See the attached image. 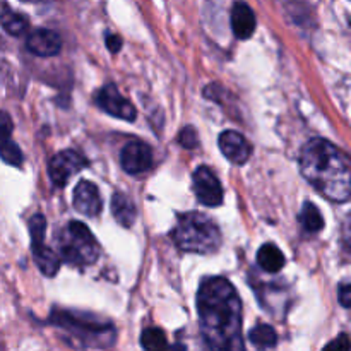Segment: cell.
<instances>
[{"label":"cell","mask_w":351,"mask_h":351,"mask_svg":"<svg viewBox=\"0 0 351 351\" xmlns=\"http://www.w3.org/2000/svg\"><path fill=\"white\" fill-rule=\"evenodd\" d=\"M33 254H34V263L40 267L41 273L45 276H55L60 269V257L53 252L51 249L45 247L43 243H36L33 245Z\"/></svg>","instance_id":"cell-14"},{"label":"cell","mask_w":351,"mask_h":351,"mask_svg":"<svg viewBox=\"0 0 351 351\" xmlns=\"http://www.w3.org/2000/svg\"><path fill=\"white\" fill-rule=\"evenodd\" d=\"M0 158L7 165H12V167H21L23 165V153H21L19 146L16 143H12L10 139L0 144Z\"/></svg>","instance_id":"cell-20"},{"label":"cell","mask_w":351,"mask_h":351,"mask_svg":"<svg viewBox=\"0 0 351 351\" xmlns=\"http://www.w3.org/2000/svg\"><path fill=\"white\" fill-rule=\"evenodd\" d=\"M197 311L202 338L209 348H245L242 339V302L226 278L215 276L202 281L197 293Z\"/></svg>","instance_id":"cell-1"},{"label":"cell","mask_w":351,"mask_h":351,"mask_svg":"<svg viewBox=\"0 0 351 351\" xmlns=\"http://www.w3.org/2000/svg\"><path fill=\"white\" fill-rule=\"evenodd\" d=\"M339 300H341V305L343 307L348 308L350 304H351V287L350 283H343L341 287H339Z\"/></svg>","instance_id":"cell-24"},{"label":"cell","mask_w":351,"mask_h":351,"mask_svg":"<svg viewBox=\"0 0 351 351\" xmlns=\"http://www.w3.org/2000/svg\"><path fill=\"white\" fill-rule=\"evenodd\" d=\"M180 144L184 147H189V149H192V147H195L199 144V139H197V134H195V130L192 129V127H187V129L182 130L180 134Z\"/></svg>","instance_id":"cell-23"},{"label":"cell","mask_w":351,"mask_h":351,"mask_svg":"<svg viewBox=\"0 0 351 351\" xmlns=\"http://www.w3.org/2000/svg\"><path fill=\"white\" fill-rule=\"evenodd\" d=\"M26 47L38 57H53L62 50V40L55 31L40 27L27 36Z\"/></svg>","instance_id":"cell-11"},{"label":"cell","mask_w":351,"mask_h":351,"mask_svg":"<svg viewBox=\"0 0 351 351\" xmlns=\"http://www.w3.org/2000/svg\"><path fill=\"white\" fill-rule=\"evenodd\" d=\"M86 167H88V160L81 153L65 149L51 158L50 165H48V173H50L51 182L57 187H64L77 171H81Z\"/></svg>","instance_id":"cell-5"},{"label":"cell","mask_w":351,"mask_h":351,"mask_svg":"<svg viewBox=\"0 0 351 351\" xmlns=\"http://www.w3.org/2000/svg\"><path fill=\"white\" fill-rule=\"evenodd\" d=\"M0 24H2L3 29L9 34H12V36H23L27 31V27H29L27 17L24 16V14L16 12V10H12L10 7H3V9L0 10Z\"/></svg>","instance_id":"cell-16"},{"label":"cell","mask_w":351,"mask_h":351,"mask_svg":"<svg viewBox=\"0 0 351 351\" xmlns=\"http://www.w3.org/2000/svg\"><path fill=\"white\" fill-rule=\"evenodd\" d=\"M74 208L77 209L81 215L89 216H98L103 208L101 195H99L98 187L88 180H81L74 191Z\"/></svg>","instance_id":"cell-10"},{"label":"cell","mask_w":351,"mask_h":351,"mask_svg":"<svg viewBox=\"0 0 351 351\" xmlns=\"http://www.w3.org/2000/svg\"><path fill=\"white\" fill-rule=\"evenodd\" d=\"M112 213L115 216L117 221L123 226V228H130L136 221L137 209L136 204L130 201V197H127L122 192H117L112 199Z\"/></svg>","instance_id":"cell-13"},{"label":"cell","mask_w":351,"mask_h":351,"mask_svg":"<svg viewBox=\"0 0 351 351\" xmlns=\"http://www.w3.org/2000/svg\"><path fill=\"white\" fill-rule=\"evenodd\" d=\"M300 223L302 226L311 233H317L324 228V219H322L321 211H319L317 206L312 204V202H305L304 208H302Z\"/></svg>","instance_id":"cell-18"},{"label":"cell","mask_w":351,"mask_h":351,"mask_svg":"<svg viewBox=\"0 0 351 351\" xmlns=\"http://www.w3.org/2000/svg\"><path fill=\"white\" fill-rule=\"evenodd\" d=\"M332 346H338V348H341V350H348V348H350L348 336H346V335H343L341 338H339V339H336V341L329 343V345H328V348H332Z\"/></svg>","instance_id":"cell-26"},{"label":"cell","mask_w":351,"mask_h":351,"mask_svg":"<svg viewBox=\"0 0 351 351\" xmlns=\"http://www.w3.org/2000/svg\"><path fill=\"white\" fill-rule=\"evenodd\" d=\"M195 197L204 206L215 208L223 202V187L219 178L209 167H199L192 175Z\"/></svg>","instance_id":"cell-6"},{"label":"cell","mask_w":351,"mask_h":351,"mask_svg":"<svg viewBox=\"0 0 351 351\" xmlns=\"http://www.w3.org/2000/svg\"><path fill=\"white\" fill-rule=\"evenodd\" d=\"M233 33L240 40H249L256 31V16L245 2H237L232 10Z\"/></svg>","instance_id":"cell-12"},{"label":"cell","mask_w":351,"mask_h":351,"mask_svg":"<svg viewBox=\"0 0 351 351\" xmlns=\"http://www.w3.org/2000/svg\"><path fill=\"white\" fill-rule=\"evenodd\" d=\"M219 149L235 165L247 163L250 154H252V147H250L249 141L242 134L235 132V130H226L219 136Z\"/></svg>","instance_id":"cell-9"},{"label":"cell","mask_w":351,"mask_h":351,"mask_svg":"<svg viewBox=\"0 0 351 351\" xmlns=\"http://www.w3.org/2000/svg\"><path fill=\"white\" fill-rule=\"evenodd\" d=\"M249 339L254 346L261 350L274 348L278 343V335L274 331V328H271L269 324H259L249 332Z\"/></svg>","instance_id":"cell-17"},{"label":"cell","mask_w":351,"mask_h":351,"mask_svg":"<svg viewBox=\"0 0 351 351\" xmlns=\"http://www.w3.org/2000/svg\"><path fill=\"white\" fill-rule=\"evenodd\" d=\"M300 170L308 184L335 202H346L351 194L348 156L328 139H311L300 153Z\"/></svg>","instance_id":"cell-2"},{"label":"cell","mask_w":351,"mask_h":351,"mask_svg":"<svg viewBox=\"0 0 351 351\" xmlns=\"http://www.w3.org/2000/svg\"><path fill=\"white\" fill-rule=\"evenodd\" d=\"M57 242L64 263L72 266H91L99 256V245L84 223H69L60 230Z\"/></svg>","instance_id":"cell-4"},{"label":"cell","mask_w":351,"mask_h":351,"mask_svg":"<svg viewBox=\"0 0 351 351\" xmlns=\"http://www.w3.org/2000/svg\"><path fill=\"white\" fill-rule=\"evenodd\" d=\"M45 228H47V221L41 215H34L29 219V233H31V242L33 245L36 243H43L45 240Z\"/></svg>","instance_id":"cell-21"},{"label":"cell","mask_w":351,"mask_h":351,"mask_svg":"<svg viewBox=\"0 0 351 351\" xmlns=\"http://www.w3.org/2000/svg\"><path fill=\"white\" fill-rule=\"evenodd\" d=\"M141 345L146 350H161L168 348V341L165 332L158 328H147L141 336Z\"/></svg>","instance_id":"cell-19"},{"label":"cell","mask_w":351,"mask_h":351,"mask_svg":"<svg viewBox=\"0 0 351 351\" xmlns=\"http://www.w3.org/2000/svg\"><path fill=\"white\" fill-rule=\"evenodd\" d=\"M171 237L175 245L184 252L213 254L221 245V233L216 223L195 211L178 216Z\"/></svg>","instance_id":"cell-3"},{"label":"cell","mask_w":351,"mask_h":351,"mask_svg":"<svg viewBox=\"0 0 351 351\" xmlns=\"http://www.w3.org/2000/svg\"><path fill=\"white\" fill-rule=\"evenodd\" d=\"M98 105L105 110L106 113L110 115L117 117V119H122V120H129L132 122L136 119V108H134L132 103L122 96V93L117 89V86L108 84L105 88H101L98 95Z\"/></svg>","instance_id":"cell-8"},{"label":"cell","mask_w":351,"mask_h":351,"mask_svg":"<svg viewBox=\"0 0 351 351\" xmlns=\"http://www.w3.org/2000/svg\"><path fill=\"white\" fill-rule=\"evenodd\" d=\"M106 45H108L112 53H117V51H120V48H122V38L117 36V34H108V36H106Z\"/></svg>","instance_id":"cell-25"},{"label":"cell","mask_w":351,"mask_h":351,"mask_svg":"<svg viewBox=\"0 0 351 351\" xmlns=\"http://www.w3.org/2000/svg\"><path fill=\"white\" fill-rule=\"evenodd\" d=\"M120 163L130 175L146 173L153 167V151L143 141H130L120 153Z\"/></svg>","instance_id":"cell-7"},{"label":"cell","mask_w":351,"mask_h":351,"mask_svg":"<svg viewBox=\"0 0 351 351\" xmlns=\"http://www.w3.org/2000/svg\"><path fill=\"white\" fill-rule=\"evenodd\" d=\"M12 119L9 117V113L0 112V144H3L5 141L10 139L12 136Z\"/></svg>","instance_id":"cell-22"},{"label":"cell","mask_w":351,"mask_h":351,"mask_svg":"<svg viewBox=\"0 0 351 351\" xmlns=\"http://www.w3.org/2000/svg\"><path fill=\"white\" fill-rule=\"evenodd\" d=\"M257 264L267 273H278L285 266V256L274 243H266L257 252Z\"/></svg>","instance_id":"cell-15"},{"label":"cell","mask_w":351,"mask_h":351,"mask_svg":"<svg viewBox=\"0 0 351 351\" xmlns=\"http://www.w3.org/2000/svg\"><path fill=\"white\" fill-rule=\"evenodd\" d=\"M24 2H43V0H24Z\"/></svg>","instance_id":"cell-27"}]
</instances>
